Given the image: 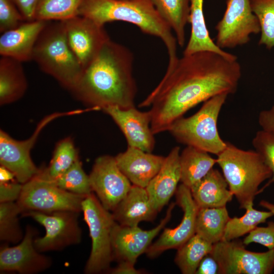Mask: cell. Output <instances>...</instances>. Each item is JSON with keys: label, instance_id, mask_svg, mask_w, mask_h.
Segmentation results:
<instances>
[{"label": "cell", "instance_id": "16", "mask_svg": "<svg viewBox=\"0 0 274 274\" xmlns=\"http://www.w3.org/2000/svg\"><path fill=\"white\" fill-rule=\"evenodd\" d=\"M38 231L27 225L23 239L17 246L3 245L0 250L1 272H18L33 274L49 268L52 264L50 257L42 254L35 248L34 239Z\"/></svg>", "mask_w": 274, "mask_h": 274}, {"label": "cell", "instance_id": "13", "mask_svg": "<svg viewBox=\"0 0 274 274\" xmlns=\"http://www.w3.org/2000/svg\"><path fill=\"white\" fill-rule=\"evenodd\" d=\"M89 177L92 191L109 211L116 208L132 186L118 167L115 157L110 155L97 157Z\"/></svg>", "mask_w": 274, "mask_h": 274}, {"label": "cell", "instance_id": "28", "mask_svg": "<svg viewBox=\"0 0 274 274\" xmlns=\"http://www.w3.org/2000/svg\"><path fill=\"white\" fill-rule=\"evenodd\" d=\"M230 218L226 207L199 208L195 222V234L214 245L222 241Z\"/></svg>", "mask_w": 274, "mask_h": 274}, {"label": "cell", "instance_id": "34", "mask_svg": "<svg viewBox=\"0 0 274 274\" xmlns=\"http://www.w3.org/2000/svg\"><path fill=\"white\" fill-rule=\"evenodd\" d=\"M250 4L260 27L259 45L271 49L274 47V0H250Z\"/></svg>", "mask_w": 274, "mask_h": 274}, {"label": "cell", "instance_id": "29", "mask_svg": "<svg viewBox=\"0 0 274 274\" xmlns=\"http://www.w3.org/2000/svg\"><path fill=\"white\" fill-rule=\"evenodd\" d=\"M213 245L194 234L177 249L175 261L183 274H194L201 260L211 253Z\"/></svg>", "mask_w": 274, "mask_h": 274}, {"label": "cell", "instance_id": "8", "mask_svg": "<svg viewBox=\"0 0 274 274\" xmlns=\"http://www.w3.org/2000/svg\"><path fill=\"white\" fill-rule=\"evenodd\" d=\"M86 196L59 188L42 168L37 175L22 184L16 202L21 209L22 213L30 211L45 213L61 211L80 213Z\"/></svg>", "mask_w": 274, "mask_h": 274}, {"label": "cell", "instance_id": "44", "mask_svg": "<svg viewBox=\"0 0 274 274\" xmlns=\"http://www.w3.org/2000/svg\"><path fill=\"white\" fill-rule=\"evenodd\" d=\"M16 179L15 175L7 168L1 166L0 167V182H9Z\"/></svg>", "mask_w": 274, "mask_h": 274}, {"label": "cell", "instance_id": "37", "mask_svg": "<svg viewBox=\"0 0 274 274\" xmlns=\"http://www.w3.org/2000/svg\"><path fill=\"white\" fill-rule=\"evenodd\" d=\"M26 21L12 0H0V32L14 29Z\"/></svg>", "mask_w": 274, "mask_h": 274}, {"label": "cell", "instance_id": "31", "mask_svg": "<svg viewBox=\"0 0 274 274\" xmlns=\"http://www.w3.org/2000/svg\"><path fill=\"white\" fill-rule=\"evenodd\" d=\"M253 203L248 205L246 212L242 217L230 218L225 227L222 241H229L236 239L264 223L273 215L268 211H259L253 208Z\"/></svg>", "mask_w": 274, "mask_h": 274}, {"label": "cell", "instance_id": "27", "mask_svg": "<svg viewBox=\"0 0 274 274\" xmlns=\"http://www.w3.org/2000/svg\"><path fill=\"white\" fill-rule=\"evenodd\" d=\"M155 9L174 31L178 44L185 45V27L189 23L190 0H151Z\"/></svg>", "mask_w": 274, "mask_h": 274}, {"label": "cell", "instance_id": "30", "mask_svg": "<svg viewBox=\"0 0 274 274\" xmlns=\"http://www.w3.org/2000/svg\"><path fill=\"white\" fill-rule=\"evenodd\" d=\"M82 0H38L34 20L62 21L78 15Z\"/></svg>", "mask_w": 274, "mask_h": 274}, {"label": "cell", "instance_id": "2", "mask_svg": "<svg viewBox=\"0 0 274 274\" xmlns=\"http://www.w3.org/2000/svg\"><path fill=\"white\" fill-rule=\"evenodd\" d=\"M133 64L132 52L110 39L83 68L71 92L88 108L102 110L109 106L134 107L136 85Z\"/></svg>", "mask_w": 274, "mask_h": 274}, {"label": "cell", "instance_id": "39", "mask_svg": "<svg viewBox=\"0 0 274 274\" xmlns=\"http://www.w3.org/2000/svg\"><path fill=\"white\" fill-rule=\"evenodd\" d=\"M22 188V184L17 180L9 182H0V202L17 201Z\"/></svg>", "mask_w": 274, "mask_h": 274}, {"label": "cell", "instance_id": "40", "mask_svg": "<svg viewBox=\"0 0 274 274\" xmlns=\"http://www.w3.org/2000/svg\"><path fill=\"white\" fill-rule=\"evenodd\" d=\"M196 274H218L220 273L219 263L210 253L205 256L200 262Z\"/></svg>", "mask_w": 274, "mask_h": 274}, {"label": "cell", "instance_id": "1", "mask_svg": "<svg viewBox=\"0 0 274 274\" xmlns=\"http://www.w3.org/2000/svg\"><path fill=\"white\" fill-rule=\"evenodd\" d=\"M242 75L237 57L203 51L183 55L167 66L156 87L139 105L150 107L151 128L158 134L190 109L216 95L234 93Z\"/></svg>", "mask_w": 274, "mask_h": 274}, {"label": "cell", "instance_id": "4", "mask_svg": "<svg viewBox=\"0 0 274 274\" xmlns=\"http://www.w3.org/2000/svg\"><path fill=\"white\" fill-rule=\"evenodd\" d=\"M216 160L241 208L253 203L259 186L272 176L271 169L255 150H244L228 142Z\"/></svg>", "mask_w": 274, "mask_h": 274}, {"label": "cell", "instance_id": "45", "mask_svg": "<svg viewBox=\"0 0 274 274\" xmlns=\"http://www.w3.org/2000/svg\"><path fill=\"white\" fill-rule=\"evenodd\" d=\"M260 205L263 208L271 212L274 215V204L270 203L265 200H262L260 202Z\"/></svg>", "mask_w": 274, "mask_h": 274}, {"label": "cell", "instance_id": "7", "mask_svg": "<svg viewBox=\"0 0 274 274\" xmlns=\"http://www.w3.org/2000/svg\"><path fill=\"white\" fill-rule=\"evenodd\" d=\"M82 211L91 239V252L84 272L93 274L107 271L114 260L112 234L116 221L92 192L83 200Z\"/></svg>", "mask_w": 274, "mask_h": 274}, {"label": "cell", "instance_id": "36", "mask_svg": "<svg viewBox=\"0 0 274 274\" xmlns=\"http://www.w3.org/2000/svg\"><path fill=\"white\" fill-rule=\"evenodd\" d=\"M252 145L272 171V176L269 184L273 182L274 132L263 129L257 131L253 139Z\"/></svg>", "mask_w": 274, "mask_h": 274}, {"label": "cell", "instance_id": "42", "mask_svg": "<svg viewBox=\"0 0 274 274\" xmlns=\"http://www.w3.org/2000/svg\"><path fill=\"white\" fill-rule=\"evenodd\" d=\"M258 123L262 129L274 132V105L260 112Z\"/></svg>", "mask_w": 274, "mask_h": 274}, {"label": "cell", "instance_id": "9", "mask_svg": "<svg viewBox=\"0 0 274 274\" xmlns=\"http://www.w3.org/2000/svg\"><path fill=\"white\" fill-rule=\"evenodd\" d=\"M95 110L93 108L55 112L45 117L38 124L31 135L25 140L18 141L3 130H0V163L12 172L17 181L23 184L41 171L32 161L30 151L44 127L52 121L63 116L80 114Z\"/></svg>", "mask_w": 274, "mask_h": 274}, {"label": "cell", "instance_id": "35", "mask_svg": "<svg viewBox=\"0 0 274 274\" xmlns=\"http://www.w3.org/2000/svg\"><path fill=\"white\" fill-rule=\"evenodd\" d=\"M51 180L59 188L75 194L87 196L92 192L89 175L79 158L62 174Z\"/></svg>", "mask_w": 274, "mask_h": 274}, {"label": "cell", "instance_id": "6", "mask_svg": "<svg viewBox=\"0 0 274 274\" xmlns=\"http://www.w3.org/2000/svg\"><path fill=\"white\" fill-rule=\"evenodd\" d=\"M228 95L222 94L206 101L194 115L176 120L168 131L179 143L217 156L226 147L219 134L217 121Z\"/></svg>", "mask_w": 274, "mask_h": 274}, {"label": "cell", "instance_id": "18", "mask_svg": "<svg viewBox=\"0 0 274 274\" xmlns=\"http://www.w3.org/2000/svg\"><path fill=\"white\" fill-rule=\"evenodd\" d=\"M102 111L109 115L124 135L128 146L151 152L155 146L154 134L151 128L150 111L142 112L134 107L122 109L109 106Z\"/></svg>", "mask_w": 274, "mask_h": 274}, {"label": "cell", "instance_id": "3", "mask_svg": "<svg viewBox=\"0 0 274 274\" xmlns=\"http://www.w3.org/2000/svg\"><path fill=\"white\" fill-rule=\"evenodd\" d=\"M78 15L101 26L115 21L132 23L144 33L162 41L168 52V66L179 58L176 38L151 0H82Z\"/></svg>", "mask_w": 274, "mask_h": 274}, {"label": "cell", "instance_id": "12", "mask_svg": "<svg viewBox=\"0 0 274 274\" xmlns=\"http://www.w3.org/2000/svg\"><path fill=\"white\" fill-rule=\"evenodd\" d=\"M219 263L221 274H269L274 268V250L254 252L233 240L220 241L210 253Z\"/></svg>", "mask_w": 274, "mask_h": 274}, {"label": "cell", "instance_id": "17", "mask_svg": "<svg viewBox=\"0 0 274 274\" xmlns=\"http://www.w3.org/2000/svg\"><path fill=\"white\" fill-rule=\"evenodd\" d=\"M62 21L68 44L83 69L110 38L104 26L87 17L78 15Z\"/></svg>", "mask_w": 274, "mask_h": 274}, {"label": "cell", "instance_id": "10", "mask_svg": "<svg viewBox=\"0 0 274 274\" xmlns=\"http://www.w3.org/2000/svg\"><path fill=\"white\" fill-rule=\"evenodd\" d=\"M79 213L70 211L51 213L30 211L21 215L32 218L44 227L45 234L34 239L35 248L42 253L61 250L80 243L82 231L78 222Z\"/></svg>", "mask_w": 274, "mask_h": 274}, {"label": "cell", "instance_id": "14", "mask_svg": "<svg viewBox=\"0 0 274 274\" xmlns=\"http://www.w3.org/2000/svg\"><path fill=\"white\" fill-rule=\"evenodd\" d=\"M177 203L183 211L181 223L174 228H165L157 241L149 246L146 253L154 258L163 252L178 249L195 233V222L198 207L194 200L190 189L181 184L175 193Z\"/></svg>", "mask_w": 274, "mask_h": 274}, {"label": "cell", "instance_id": "38", "mask_svg": "<svg viewBox=\"0 0 274 274\" xmlns=\"http://www.w3.org/2000/svg\"><path fill=\"white\" fill-rule=\"evenodd\" d=\"M243 243L245 245L258 243L268 250H274V222H268L265 227H256L245 237Z\"/></svg>", "mask_w": 274, "mask_h": 274}, {"label": "cell", "instance_id": "11", "mask_svg": "<svg viewBox=\"0 0 274 274\" xmlns=\"http://www.w3.org/2000/svg\"><path fill=\"white\" fill-rule=\"evenodd\" d=\"M215 29V43L223 50L248 44L251 35L260 32L259 23L252 11L250 0H226L225 12Z\"/></svg>", "mask_w": 274, "mask_h": 274}, {"label": "cell", "instance_id": "26", "mask_svg": "<svg viewBox=\"0 0 274 274\" xmlns=\"http://www.w3.org/2000/svg\"><path fill=\"white\" fill-rule=\"evenodd\" d=\"M217 163L208 152L187 146L180 156V181L189 189L202 179Z\"/></svg>", "mask_w": 274, "mask_h": 274}, {"label": "cell", "instance_id": "20", "mask_svg": "<svg viewBox=\"0 0 274 274\" xmlns=\"http://www.w3.org/2000/svg\"><path fill=\"white\" fill-rule=\"evenodd\" d=\"M48 21H25L17 27L1 33L0 54L22 62L32 60L36 42Z\"/></svg>", "mask_w": 274, "mask_h": 274}, {"label": "cell", "instance_id": "5", "mask_svg": "<svg viewBox=\"0 0 274 274\" xmlns=\"http://www.w3.org/2000/svg\"><path fill=\"white\" fill-rule=\"evenodd\" d=\"M32 60L70 91L83 70L68 44L63 21L47 22L35 45Z\"/></svg>", "mask_w": 274, "mask_h": 274}, {"label": "cell", "instance_id": "19", "mask_svg": "<svg viewBox=\"0 0 274 274\" xmlns=\"http://www.w3.org/2000/svg\"><path fill=\"white\" fill-rule=\"evenodd\" d=\"M115 158L120 169L131 183L144 188L159 172L165 159L129 146Z\"/></svg>", "mask_w": 274, "mask_h": 274}, {"label": "cell", "instance_id": "33", "mask_svg": "<svg viewBox=\"0 0 274 274\" xmlns=\"http://www.w3.org/2000/svg\"><path fill=\"white\" fill-rule=\"evenodd\" d=\"M79 154L71 137L60 140L56 144L49 166L44 168L46 174L54 179L68 169L78 159Z\"/></svg>", "mask_w": 274, "mask_h": 274}, {"label": "cell", "instance_id": "25", "mask_svg": "<svg viewBox=\"0 0 274 274\" xmlns=\"http://www.w3.org/2000/svg\"><path fill=\"white\" fill-rule=\"evenodd\" d=\"M189 23L191 33L183 55L203 51L229 53L218 47L210 36L204 16L203 0H190Z\"/></svg>", "mask_w": 274, "mask_h": 274}, {"label": "cell", "instance_id": "22", "mask_svg": "<svg viewBox=\"0 0 274 274\" xmlns=\"http://www.w3.org/2000/svg\"><path fill=\"white\" fill-rule=\"evenodd\" d=\"M112 212L116 222L126 226H138L140 222L152 221L158 213L146 188L134 185Z\"/></svg>", "mask_w": 274, "mask_h": 274}, {"label": "cell", "instance_id": "15", "mask_svg": "<svg viewBox=\"0 0 274 274\" xmlns=\"http://www.w3.org/2000/svg\"><path fill=\"white\" fill-rule=\"evenodd\" d=\"M174 207L175 203L170 204L159 224L149 230H144L138 226H123L116 222L112 234L114 260L135 264L138 258L146 252L153 239L169 221Z\"/></svg>", "mask_w": 274, "mask_h": 274}, {"label": "cell", "instance_id": "43", "mask_svg": "<svg viewBox=\"0 0 274 274\" xmlns=\"http://www.w3.org/2000/svg\"><path fill=\"white\" fill-rule=\"evenodd\" d=\"M107 271L112 274H140L142 271L135 268L134 264L127 262H120L118 265Z\"/></svg>", "mask_w": 274, "mask_h": 274}, {"label": "cell", "instance_id": "32", "mask_svg": "<svg viewBox=\"0 0 274 274\" xmlns=\"http://www.w3.org/2000/svg\"><path fill=\"white\" fill-rule=\"evenodd\" d=\"M22 211L17 202L0 203V239L6 243H17L24 235L18 216Z\"/></svg>", "mask_w": 274, "mask_h": 274}, {"label": "cell", "instance_id": "23", "mask_svg": "<svg viewBox=\"0 0 274 274\" xmlns=\"http://www.w3.org/2000/svg\"><path fill=\"white\" fill-rule=\"evenodd\" d=\"M224 176L217 169H211L190 188L192 197L198 208L226 207L233 197Z\"/></svg>", "mask_w": 274, "mask_h": 274}, {"label": "cell", "instance_id": "24", "mask_svg": "<svg viewBox=\"0 0 274 274\" xmlns=\"http://www.w3.org/2000/svg\"><path fill=\"white\" fill-rule=\"evenodd\" d=\"M22 62L1 56L0 58V105L4 106L20 99L27 88Z\"/></svg>", "mask_w": 274, "mask_h": 274}, {"label": "cell", "instance_id": "41", "mask_svg": "<svg viewBox=\"0 0 274 274\" xmlns=\"http://www.w3.org/2000/svg\"><path fill=\"white\" fill-rule=\"evenodd\" d=\"M26 21L34 20L38 0H12Z\"/></svg>", "mask_w": 274, "mask_h": 274}, {"label": "cell", "instance_id": "21", "mask_svg": "<svg viewBox=\"0 0 274 274\" xmlns=\"http://www.w3.org/2000/svg\"><path fill=\"white\" fill-rule=\"evenodd\" d=\"M180 148L174 147L165 157L157 174L146 189L155 209L160 212L175 194L180 181Z\"/></svg>", "mask_w": 274, "mask_h": 274}]
</instances>
